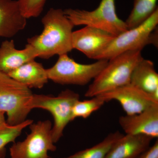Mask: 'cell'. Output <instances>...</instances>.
I'll list each match as a JSON object with an SVG mask.
<instances>
[{
	"instance_id": "1",
	"label": "cell",
	"mask_w": 158,
	"mask_h": 158,
	"mask_svg": "<svg viewBox=\"0 0 158 158\" xmlns=\"http://www.w3.org/2000/svg\"><path fill=\"white\" fill-rule=\"evenodd\" d=\"M42 33L27 40L38 53L48 59L55 55L67 54L73 49L72 34L74 26L62 9L51 8L41 19Z\"/></svg>"
},
{
	"instance_id": "2",
	"label": "cell",
	"mask_w": 158,
	"mask_h": 158,
	"mask_svg": "<svg viewBox=\"0 0 158 158\" xmlns=\"http://www.w3.org/2000/svg\"><path fill=\"white\" fill-rule=\"evenodd\" d=\"M141 52L128 51L108 60L105 68L89 85L85 97L90 98L129 84L134 68L143 58Z\"/></svg>"
},
{
	"instance_id": "3",
	"label": "cell",
	"mask_w": 158,
	"mask_h": 158,
	"mask_svg": "<svg viewBox=\"0 0 158 158\" xmlns=\"http://www.w3.org/2000/svg\"><path fill=\"white\" fill-rule=\"evenodd\" d=\"M158 9L140 25L128 29L116 36L96 60H109L119 54L131 51H141L153 44L158 47Z\"/></svg>"
},
{
	"instance_id": "4",
	"label": "cell",
	"mask_w": 158,
	"mask_h": 158,
	"mask_svg": "<svg viewBox=\"0 0 158 158\" xmlns=\"http://www.w3.org/2000/svg\"><path fill=\"white\" fill-rule=\"evenodd\" d=\"M33 94L31 89L0 71V111L7 114L8 124L17 125L27 120Z\"/></svg>"
},
{
	"instance_id": "5",
	"label": "cell",
	"mask_w": 158,
	"mask_h": 158,
	"mask_svg": "<svg viewBox=\"0 0 158 158\" xmlns=\"http://www.w3.org/2000/svg\"><path fill=\"white\" fill-rule=\"evenodd\" d=\"M80 100V95L69 89L61 91L57 96L33 94L29 103L31 110L35 108L47 110L54 119L52 136L54 143L59 141L63 135L66 126L72 121L74 105Z\"/></svg>"
},
{
	"instance_id": "6",
	"label": "cell",
	"mask_w": 158,
	"mask_h": 158,
	"mask_svg": "<svg viewBox=\"0 0 158 158\" xmlns=\"http://www.w3.org/2000/svg\"><path fill=\"white\" fill-rule=\"evenodd\" d=\"M64 13L74 26L93 27L117 36L128 30L125 22L116 12L115 0H101L93 11L68 9Z\"/></svg>"
},
{
	"instance_id": "7",
	"label": "cell",
	"mask_w": 158,
	"mask_h": 158,
	"mask_svg": "<svg viewBox=\"0 0 158 158\" xmlns=\"http://www.w3.org/2000/svg\"><path fill=\"white\" fill-rule=\"evenodd\" d=\"M108 60L82 64L71 59L67 54L59 56L56 64L46 69L49 80L61 85L84 86L95 78L107 64Z\"/></svg>"
},
{
	"instance_id": "8",
	"label": "cell",
	"mask_w": 158,
	"mask_h": 158,
	"mask_svg": "<svg viewBox=\"0 0 158 158\" xmlns=\"http://www.w3.org/2000/svg\"><path fill=\"white\" fill-rule=\"evenodd\" d=\"M31 133L22 141L14 142L9 149L11 158H49V151L57 147L52 136V124L49 120L32 123Z\"/></svg>"
},
{
	"instance_id": "9",
	"label": "cell",
	"mask_w": 158,
	"mask_h": 158,
	"mask_svg": "<svg viewBox=\"0 0 158 158\" xmlns=\"http://www.w3.org/2000/svg\"><path fill=\"white\" fill-rule=\"evenodd\" d=\"M98 96L103 99L106 102L113 100L117 101L128 115L141 113L158 104V101L152 95L130 84Z\"/></svg>"
},
{
	"instance_id": "10",
	"label": "cell",
	"mask_w": 158,
	"mask_h": 158,
	"mask_svg": "<svg viewBox=\"0 0 158 158\" xmlns=\"http://www.w3.org/2000/svg\"><path fill=\"white\" fill-rule=\"evenodd\" d=\"M116 36L109 32L89 26L73 31V49L82 52L90 59H96Z\"/></svg>"
},
{
	"instance_id": "11",
	"label": "cell",
	"mask_w": 158,
	"mask_h": 158,
	"mask_svg": "<svg viewBox=\"0 0 158 158\" xmlns=\"http://www.w3.org/2000/svg\"><path fill=\"white\" fill-rule=\"evenodd\" d=\"M126 134L143 135L151 138L158 137V104L141 113L122 116L118 119Z\"/></svg>"
},
{
	"instance_id": "12",
	"label": "cell",
	"mask_w": 158,
	"mask_h": 158,
	"mask_svg": "<svg viewBox=\"0 0 158 158\" xmlns=\"http://www.w3.org/2000/svg\"><path fill=\"white\" fill-rule=\"evenodd\" d=\"M37 57V51L28 44L23 49L18 50L13 40H5L0 46V71L8 74Z\"/></svg>"
},
{
	"instance_id": "13",
	"label": "cell",
	"mask_w": 158,
	"mask_h": 158,
	"mask_svg": "<svg viewBox=\"0 0 158 158\" xmlns=\"http://www.w3.org/2000/svg\"><path fill=\"white\" fill-rule=\"evenodd\" d=\"M27 20L18 1L0 0V37L15 36L25 28Z\"/></svg>"
},
{
	"instance_id": "14",
	"label": "cell",
	"mask_w": 158,
	"mask_h": 158,
	"mask_svg": "<svg viewBox=\"0 0 158 158\" xmlns=\"http://www.w3.org/2000/svg\"><path fill=\"white\" fill-rule=\"evenodd\" d=\"M152 139L143 135L126 134L115 142L105 158H137L149 148Z\"/></svg>"
},
{
	"instance_id": "15",
	"label": "cell",
	"mask_w": 158,
	"mask_h": 158,
	"mask_svg": "<svg viewBox=\"0 0 158 158\" xmlns=\"http://www.w3.org/2000/svg\"><path fill=\"white\" fill-rule=\"evenodd\" d=\"M130 84L158 101V74L151 60L143 58L138 62L132 73Z\"/></svg>"
},
{
	"instance_id": "16",
	"label": "cell",
	"mask_w": 158,
	"mask_h": 158,
	"mask_svg": "<svg viewBox=\"0 0 158 158\" xmlns=\"http://www.w3.org/2000/svg\"><path fill=\"white\" fill-rule=\"evenodd\" d=\"M7 75L30 89H41L49 80L46 69L42 64L34 59L25 63Z\"/></svg>"
},
{
	"instance_id": "17",
	"label": "cell",
	"mask_w": 158,
	"mask_h": 158,
	"mask_svg": "<svg viewBox=\"0 0 158 158\" xmlns=\"http://www.w3.org/2000/svg\"><path fill=\"white\" fill-rule=\"evenodd\" d=\"M158 0H134V6L125 23L128 29L136 27L158 9Z\"/></svg>"
},
{
	"instance_id": "18",
	"label": "cell",
	"mask_w": 158,
	"mask_h": 158,
	"mask_svg": "<svg viewBox=\"0 0 158 158\" xmlns=\"http://www.w3.org/2000/svg\"><path fill=\"white\" fill-rule=\"evenodd\" d=\"M123 135L119 131L110 133L101 142L93 147L62 158H105L112 146Z\"/></svg>"
},
{
	"instance_id": "19",
	"label": "cell",
	"mask_w": 158,
	"mask_h": 158,
	"mask_svg": "<svg viewBox=\"0 0 158 158\" xmlns=\"http://www.w3.org/2000/svg\"><path fill=\"white\" fill-rule=\"evenodd\" d=\"M33 122V120L27 119L17 125L11 126L7 123L0 128V158H6V145L11 142L14 143L23 130Z\"/></svg>"
},
{
	"instance_id": "20",
	"label": "cell",
	"mask_w": 158,
	"mask_h": 158,
	"mask_svg": "<svg viewBox=\"0 0 158 158\" xmlns=\"http://www.w3.org/2000/svg\"><path fill=\"white\" fill-rule=\"evenodd\" d=\"M82 101L79 100L75 103L72 109V121L78 117L88 118L106 103L104 100L98 95Z\"/></svg>"
},
{
	"instance_id": "21",
	"label": "cell",
	"mask_w": 158,
	"mask_h": 158,
	"mask_svg": "<svg viewBox=\"0 0 158 158\" xmlns=\"http://www.w3.org/2000/svg\"><path fill=\"white\" fill-rule=\"evenodd\" d=\"M46 0H18L19 8L25 17H38L42 13Z\"/></svg>"
},
{
	"instance_id": "22",
	"label": "cell",
	"mask_w": 158,
	"mask_h": 158,
	"mask_svg": "<svg viewBox=\"0 0 158 158\" xmlns=\"http://www.w3.org/2000/svg\"><path fill=\"white\" fill-rule=\"evenodd\" d=\"M137 158H158V140Z\"/></svg>"
},
{
	"instance_id": "23",
	"label": "cell",
	"mask_w": 158,
	"mask_h": 158,
	"mask_svg": "<svg viewBox=\"0 0 158 158\" xmlns=\"http://www.w3.org/2000/svg\"><path fill=\"white\" fill-rule=\"evenodd\" d=\"M5 113L0 111V128L7 123L5 116Z\"/></svg>"
}]
</instances>
